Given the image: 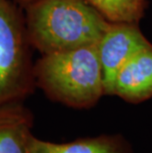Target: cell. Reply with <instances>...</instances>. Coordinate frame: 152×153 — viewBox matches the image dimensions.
<instances>
[{"label":"cell","instance_id":"obj_8","mask_svg":"<svg viewBox=\"0 0 152 153\" xmlns=\"http://www.w3.org/2000/svg\"><path fill=\"white\" fill-rule=\"evenodd\" d=\"M110 22L136 23L142 17L146 0H86Z\"/></svg>","mask_w":152,"mask_h":153},{"label":"cell","instance_id":"obj_7","mask_svg":"<svg viewBox=\"0 0 152 153\" xmlns=\"http://www.w3.org/2000/svg\"><path fill=\"white\" fill-rule=\"evenodd\" d=\"M29 153H131V149L119 135H101L56 143L33 134L29 140Z\"/></svg>","mask_w":152,"mask_h":153},{"label":"cell","instance_id":"obj_4","mask_svg":"<svg viewBox=\"0 0 152 153\" xmlns=\"http://www.w3.org/2000/svg\"><path fill=\"white\" fill-rule=\"evenodd\" d=\"M150 45L135 23L111 22L96 45L106 95H114V84L119 69L135 53Z\"/></svg>","mask_w":152,"mask_h":153},{"label":"cell","instance_id":"obj_9","mask_svg":"<svg viewBox=\"0 0 152 153\" xmlns=\"http://www.w3.org/2000/svg\"><path fill=\"white\" fill-rule=\"evenodd\" d=\"M13 2H15L16 4H18L19 6H21L22 8H24L26 5H28L29 3L35 1V0H12Z\"/></svg>","mask_w":152,"mask_h":153},{"label":"cell","instance_id":"obj_1","mask_svg":"<svg viewBox=\"0 0 152 153\" xmlns=\"http://www.w3.org/2000/svg\"><path fill=\"white\" fill-rule=\"evenodd\" d=\"M23 9L30 43L43 54L97 45L111 24L86 0H35Z\"/></svg>","mask_w":152,"mask_h":153},{"label":"cell","instance_id":"obj_2","mask_svg":"<svg viewBox=\"0 0 152 153\" xmlns=\"http://www.w3.org/2000/svg\"><path fill=\"white\" fill-rule=\"evenodd\" d=\"M34 72L47 98L71 108H91L105 94L96 45L43 54Z\"/></svg>","mask_w":152,"mask_h":153},{"label":"cell","instance_id":"obj_6","mask_svg":"<svg viewBox=\"0 0 152 153\" xmlns=\"http://www.w3.org/2000/svg\"><path fill=\"white\" fill-rule=\"evenodd\" d=\"M34 116L24 103L0 106V153H29Z\"/></svg>","mask_w":152,"mask_h":153},{"label":"cell","instance_id":"obj_5","mask_svg":"<svg viewBox=\"0 0 152 153\" xmlns=\"http://www.w3.org/2000/svg\"><path fill=\"white\" fill-rule=\"evenodd\" d=\"M114 95L137 104L152 97V45L135 53L119 69Z\"/></svg>","mask_w":152,"mask_h":153},{"label":"cell","instance_id":"obj_3","mask_svg":"<svg viewBox=\"0 0 152 153\" xmlns=\"http://www.w3.org/2000/svg\"><path fill=\"white\" fill-rule=\"evenodd\" d=\"M32 48L23 8L0 0V106L24 103L34 93Z\"/></svg>","mask_w":152,"mask_h":153}]
</instances>
